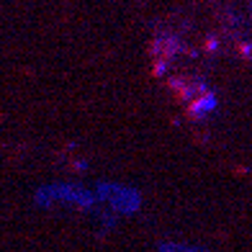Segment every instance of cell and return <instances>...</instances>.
<instances>
[{
  "instance_id": "cell-1",
  "label": "cell",
  "mask_w": 252,
  "mask_h": 252,
  "mask_svg": "<svg viewBox=\"0 0 252 252\" xmlns=\"http://www.w3.org/2000/svg\"><path fill=\"white\" fill-rule=\"evenodd\" d=\"M170 85H173L175 95L186 103L188 113H193V116H203V113H209V111L214 108V93L201 83V80L175 77Z\"/></svg>"
}]
</instances>
